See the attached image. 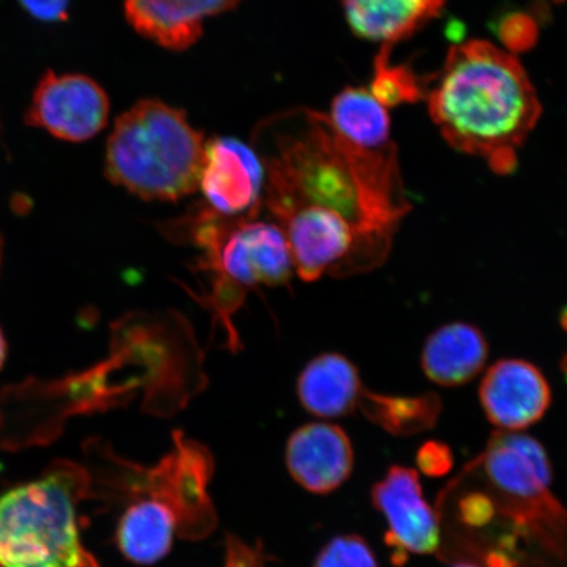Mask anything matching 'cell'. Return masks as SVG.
Listing matches in <instances>:
<instances>
[{
	"mask_svg": "<svg viewBox=\"0 0 567 567\" xmlns=\"http://www.w3.org/2000/svg\"><path fill=\"white\" fill-rule=\"evenodd\" d=\"M429 106L453 147L486 159L502 175L514 172L517 151L542 115L526 70L486 41L451 49Z\"/></svg>",
	"mask_w": 567,
	"mask_h": 567,
	"instance_id": "6da1fadb",
	"label": "cell"
},
{
	"mask_svg": "<svg viewBox=\"0 0 567 567\" xmlns=\"http://www.w3.org/2000/svg\"><path fill=\"white\" fill-rule=\"evenodd\" d=\"M264 162V209L279 224L290 213L317 207L339 213L358 231L353 274L370 271L389 250L372 236L363 197L329 116L308 109L269 117L254 134Z\"/></svg>",
	"mask_w": 567,
	"mask_h": 567,
	"instance_id": "7a4b0ae2",
	"label": "cell"
},
{
	"mask_svg": "<svg viewBox=\"0 0 567 567\" xmlns=\"http://www.w3.org/2000/svg\"><path fill=\"white\" fill-rule=\"evenodd\" d=\"M167 237L202 252L197 269L209 278V290L195 299L223 326L230 350L240 343L231 318L257 287L287 284L292 276L286 234L278 224L257 218H225L200 205L166 226Z\"/></svg>",
	"mask_w": 567,
	"mask_h": 567,
	"instance_id": "3957f363",
	"label": "cell"
},
{
	"mask_svg": "<svg viewBox=\"0 0 567 567\" xmlns=\"http://www.w3.org/2000/svg\"><path fill=\"white\" fill-rule=\"evenodd\" d=\"M90 494L89 472L61 460L0 495V567H101L81 535Z\"/></svg>",
	"mask_w": 567,
	"mask_h": 567,
	"instance_id": "277c9868",
	"label": "cell"
},
{
	"mask_svg": "<svg viewBox=\"0 0 567 567\" xmlns=\"http://www.w3.org/2000/svg\"><path fill=\"white\" fill-rule=\"evenodd\" d=\"M205 144L186 113L146 99L117 118L106 142L105 175L144 200H179L198 188Z\"/></svg>",
	"mask_w": 567,
	"mask_h": 567,
	"instance_id": "5b68a950",
	"label": "cell"
},
{
	"mask_svg": "<svg viewBox=\"0 0 567 567\" xmlns=\"http://www.w3.org/2000/svg\"><path fill=\"white\" fill-rule=\"evenodd\" d=\"M213 472L205 446L174 434V450L153 467L133 466L126 471L130 498H146L172 508L183 524L184 537L202 538L216 527L208 484Z\"/></svg>",
	"mask_w": 567,
	"mask_h": 567,
	"instance_id": "8992f818",
	"label": "cell"
},
{
	"mask_svg": "<svg viewBox=\"0 0 567 567\" xmlns=\"http://www.w3.org/2000/svg\"><path fill=\"white\" fill-rule=\"evenodd\" d=\"M110 110L109 95L90 76L47 71L34 89L25 123L63 141L83 142L104 130Z\"/></svg>",
	"mask_w": 567,
	"mask_h": 567,
	"instance_id": "52a82bcc",
	"label": "cell"
},
{
	"mask_svg": "<svg viewBox=\"0 0 567 567\" xmlns=\"http://www.w3.org/2000/svg\"><path fill=\"white\" fill-rule=\"evenodd\" d=\"M372 505L388 522L385 543L396 566L405 565L408 553L431 555L441 547V523L425 501L420 474L393 465L371 491Z\"/></svg>",
	"mask_w": 567,
	"mask_h": 567,
	"instance_id": "ba28073f",
	"label": "cell"
},
{
	"mask_svg": "<svg viewBox=\"0 0 567 567\" xmlns=\"http://www.w3.org/2000/svg\"><path fill=\"white\" fill-rule=\"evenodd\" d=\"M265 183L264 162L254 147L233 137L207 141L198 183L205 208L225 218H257Z\"/></svg>",
	"mask_w": 567,
	"mask_h": 567,
	"instance_id": "9c48e42d",
	"label": "cell"
},
{
	"mask_svg": "<svg viewBox=\"0 0 567 567\" xmlns=\"http://www.w3.org/2000/svg\"><path fill=\"white\" fill-rule=\"evenodd\" d=\"M286 234L293 271L303 281H317L326 274H353L360 240L357 229L339 213L303 207L278 224Z\"/></svg>",
	"mask_w": 567,
	"mask_h": 567,
	"instance_id": "30bf717a",
	"label": "cell"
},
{
	"mask_svg": "<svg viewBox=\"0 0 567 567\" xmlns=\"http://www.w3.org/2000/svg\"><path fill=\"white\" fill-rule=\"evenodd\" d=\"M478 393L488 422L507 432L526 430L542 421L551 403V390L543 372L520 359L496 361L482 379Z\"/></svg>",
	"mask_w": 567,
	"mask_h": 567,
	"instance_id": "8fae6325",
	"label": "cell"
},
{
	"mask_svg": "<svg viewBox=\"0 0 567 567\" xmlns=\"http://www.w3.org/2000/svg\"><path fill=\"white\" fill-rule=\"evenodd\" d=\"M353 463L350 437L337 424H305L287 443L288 472L296 484L311 494L336 492L350 478Z\"/></svg>",
	"mask_w": 567,
	"mask_h": 567,
	"instance_id": "7c38bea8",
	"label": "cell"
},
{
	"mask_svg": "<svg viewBox=\"0 0 567 567\" xmlns=\"http://www.w3.org/2000/svg\"><path fill=\"white\" fill-rule=\"evenodd\" d=\"M477 464L496 493L516 498L550 494V458L535 437L519 432H495Z\"/></svg>",
	"mask_w": 567,
	"mask_h": 567,
	"instance_id": "4fadbf2b",
	"label": "cell"
},
{
	"mask_svg": "<svg viewBox=\"0 0 567 567\" xmlns=\"http://www.w3.org/2000/svg\"><path fill=\"white\" fill-rule=\"evenodd\" d=\"M240 0H125L134 30L157 44L183 51L200 39L204 21Z\"/></svg>",
	"mask_w": 567,
	"mask_h": 567,
	"instance_id": "5bb4252c",
	"label": "cell"
},
{
	"mask_svg": "<svg viewBox=\"0 0 567 567\" xmlns=\"http://www.w3.org/2000/svg\"><path fill=\"white\" fill-rule=\"evenodd\" d=\"M487 358L488 344L481 330L455 322L442 326L425 340L422 368L435 384L456 388L477 378Z\"/></svg>",
	"mask_w": 567,
	"mask_h": 567,
	"instance_id": "9a60e30c",
	"label": "cell"
},
{
	"mask_svg": "<svg viewBox=\"0 0 567 567\" xmlns=\"http://www.w3.org/2000/svg\"><path fill=\"white\" fill-rule=\"evenodd\" d=\"M358 368L343 354H319L305 367L297 382V394L308 413L323 420L350 415L363 393Z\"/></svg>",
	"mask_w": 567,
	"mask_h": 567,
	"instance_id": "2e32d148",
	"label": "cell"
},
{
	"mask_svg": "<svg viewBox=\"0 0 567 567\" xmlns=\"http://www.w3.org/2000/svg\"><path fill=\"white\" fill-rule=\"evenodd\" d=\"M176 536L184 537L183 524L172 508L146 498H131L117 523L116 544L131 563L148 566L168 555Z\"/></svg>",
	"mask_w": 567,
	"mask_h": 567,
	"instance_id": "e0dca14e",
	"label": "cell"
},
{
	"mask_svg": "<svg viewBox=\"0 0 567 567\" xmlns=\"http://www.w3.org/2000/svg\"><path fill=\"white\" fill-rule=\"evenodd\" d=\"M352 31L360 38L394 42L409 38L439 16L446 0H340Z\"/></svg>",
	"mask_w": 567,
	"mask_h": 567,
	"instance_id": "ac0fdd59",
	"label": "cell"
},
{
	"mask_svg": "<svg viewBox=\"0 0 567 567\" xmlns=\"http://www.w3.org/2000/svg\"><path fill=\"white\" fill-rule=\"evenodd\" d=\"M338 136L359 147H384L390 140V118L370 91L346 89L334 99L329 116Z\"/></svg>",
	"mask_w": 567,
	"mask_h": 567,
	"instance_id": "d6986e66",
	"label": "cell"
},
{
	"mask_svg": "<svg viewBox=\"0 0 567 567\" xmlns=\"http://www.w3.org/2000/svg\"><path fill=\"white\" fill-rule=\"evenodd\" d=\"M358 408L371 422L394 436H414L435 427L442 401L435 393L385 395L363 390Z\"/></svg>",
	"mask_w": 567,
	"mask_h": 567,
	"instance_id": "ffe728a7",
	"label": "cell"
},
{
	"mask_svg": "<svg viewBox=\"0 0 567 567\" xmlns=\"http://www.w3.org/2000/svg\"><path fill=\"white\" fill-rule=\"evenodd\" d=\"M389 45L382 47L374 65L371 94L385 106L420 101L423 95L421 81L406 66H394L389 61Z\"/></svg>",
	"mask_w": 567,
	"mask_h": 567,
	"instance_id": "44dd1931",
	"label": "cell"
},
{
	"mask_svg": "<svg viewBox=\"0 0 567 567\" xmlns=\"http://www.w3.org/2000/svg\"><path fill=\"white\" fill-rule=\"evenodd\" d=\"M313 567H379L371 545L359 535L332 538L315 561Z\"/></svg>",
	"mask_w": 567,
	"mask_h": 567,
	"instance_id": "7402d4cb",
	"label": "cell"
},
{
	"mask_svg": "<svg viewBox=\"0 0 567 567\" xmlns=\"http://www.w3.org/2000/svg\"><path fill=\"white\" fill-rule=\"evenodd\" d=\"M495 512L494 496L485 492H467L457 502L458 522L473 530L491 527L495 519Z\"/></svg>",
	"mask_w": 567,
	"mask_h": 567,
	"instance_id": "603a6c76",
	"label": "cell"
},
{
	"mask_svg": "<svg viewBox=\"0 0 567 567\" xmlns=\"http://www.w3.org/2000/svg\"><path fill=\"white\" fill-rule=\"evenodd\" d=\"M496 31L503 44L515 52L526 51L536 41V23L523 13H513L503 18Z\"/></svg>",
	"mask_w": 567,
	"mask_h": 567,
	"instance_id": "cb8c5ba5",
	"label": "cell"
},
{
	"mask_svg": "<svg viewBox=\"0 0 567 567\" xmlns=\"http://www.w3.org/2000/svg\"><path fill=\"white\" fill-rule=\"evenodd\" d=\"M453 452L449 444L437 441L425 442L416 453L420 471L429 477H443L452 471Z\"/></svg>",
	"mask_w": 567,
	"mask_h": 567,
	"instance_id": "d4e9b609",
	"label": "cell"
},
{
	"mask_svg": "<svg viewBox=\"0 0 567 567\" xmlns=\"http://www.w3.org/2000/svg\"><path fill=\"white\" fill-rule=\"evenodd\" d=\"M21 9L44 23H61L69 17L70 0H18Z\"/></svg>",
	"mask_w": 567,
	"mask_h": 567,
	"instance_id": "484cf974",
	"label": "cell"
},
{
	"mask_svg": "<svg viewBox=\"0 0 567 567\" xmlns=\"http://www.w3.org/2000/svg\"><path fill=\"white\" fill-rule=\"evenodd\" d=\"M7 359V342L2 329H0V370H2Z\"/></svg>",
	"mask_w": 567,
	"mask_h": 567,
	"instance_id": "4316f807",
	"label": "cell"
},
{
	"mask_svg": "<svg viewBox=\"0 0 567 567\" xmlns=\"http://www.w3.org/2000/svg\"><path fill=\"white\" fill-rule=\"evenodd\" d=\"M450 567H480V566L476 564H473V563L463 561V563L453 564Z\"/></svg>",
	"mask_w": 567,
	"mask_h": 567,
	"instance_id": "83f0119b",
	"label": "cell"
},
{
	"mask_svg": "<svg viewBox=\"0 0 567 567\" xmlns=\"http://www.w3.org/2000/svg\"><path fill=\"white\" fill-rule=\"evenodd\" d=\"M563 324H564V328L567 330V308L565 309L564 315H563Z\"/></svg>",
	"mask_w": 567,
	"mask_h": 567,
	"instance_id": "f1b7e54d",
	"label": "cell"
},
{
	"mask_svg": "<svg viewBox=\"0 0 567 567\" xmlns=\"http://www.w3.org/2000/svg\"><path fill=\"white\" fill-rule=\"evenodd\" d=\"M556 2H567V0H556Z\"/></svg>",
	"mask_w": 567,
	"mask_h": 567,
	"instance_id": "f546056e",
	"label": "cell"
},
{
	"mask_svg": "<svg viewBox=\"0 0 567 567\" xmlns=\"http://www.w3.org/2000/svg\"><path fill=\"white\" fill-rule=\"evenodd\" d=\"M0 252H2V248H0Z\"/></svg>",
	"mask_w": 567,
	"mask_h": 567,
	"instance_id": "4dcf8cb0",
	"label": "cell"
}]
</instances>
